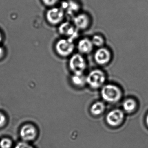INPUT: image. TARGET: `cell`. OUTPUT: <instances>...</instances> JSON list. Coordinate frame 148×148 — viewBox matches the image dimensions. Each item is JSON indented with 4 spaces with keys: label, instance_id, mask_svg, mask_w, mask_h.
I'll list each match as a JSON object with an SVG mask.
<instances>
[{
    "label": "cell",
    "instance_id": "44dd1931",
    "mask_svg": "<svg viewBox=\"0 0 148 148\" xmlns=\"http://www.w3.org/2000/svg\"><path fill=\"white\" fill-rule=\"evenodd\" d=\"M3 54V50L1 47H0V58L2 57Z\"/></svg>",
    "mask_w": 148,
    "mask_h": 148
},
{
    "label": "cell",
    "instance_id": "ffe728a7",
    "mask_svg": "<svg viewBox=\"0 0 148 148\" xmlns=\"http://www.w3.org/2000/svg\"><path fill=\"white\" fill-rule=\"evenodd\" d=\"M5 121H6V117L2 113H0V127L4 125Z\"/></svg>",
    "mask_w": 148,
    "mask_h": 148
},
{
    "label": "cell",
    "instance_id": "603a6c76",
    "mask_svg": "<svg viewBox=\"0 0 148 148\" xmlns=\"http://www.w3.org/2000/svg\"><path fill=\"white\" fill-rule=\"evenodd\" d=\"M2 40V36L0 32V42Z\"/></svg>",
    "mask_w": 148,
    "mask_h": 148
},
{
    "label": "cell",
    "instance_id": "9a60e30c",
    "mask_svg": "<svg viewBox=\"0 0 148 148\" xmlns=\"http://www.w3.org/2000/svg\"><path fill=\"white\" fill-rule=\"evenodd\" d=\"M71 81L73 84L77 87H83L87 83L86 77L83 74H74Z\"/></svg>",
    "mask_w": 148,
    "mask_h": 148
},
{
    "label": "cell",
    "instance_id": "ba28073f",
    "mask_svg": "<svg viewBox=\"0 0 148 148\" xmlns=\"http://www.w3.org/2000/svg\"><path fill=\"white\" fill-rule=\"evenodd\" d=\"M59 32L61 34L65 36L68 39L73 41L78 35L77 29L73 23L70 22H64L61 23L59 27Z\"/></svg>",
    "mask_w": 148,
    "mask_h": 148
},
{
    "label": "cell",
    "instance_id": "9c48e42d",
    "mask_svg": "<svg viewBox=\"0 0 148 148\" xmlns=\"http://www.w3.org/2000/svg\"><path fill=\"white\" fill-rule=\"evenodd\" d=\"M124 114L123 111L120 109H114L110 111L107 115V122L112 127L119 126L123 121Z\"/></svg>",
    "mask_w": 148,
    "mask_h": 148
},
{
    "label": "cell",
    "instance_id": "7c38bea8",
    "mask_svg": "<svg viewBox=\"0 0 148 148\" xmlns=\"http://www.w3.org/2000/svg\"><path fill=\"white\" fill-rule=\"evenodd\" d=\"M93 45L91 40L88 38H83L78 42L77 49L80 53L83 54H89L92 52Z\"/></svg>",
    "mask_w": 148,
    "mask_h": 148
},
{
    "label": "cell",
    "instance_id": "7a4b0ae2",
    "mask_svg": "<svg viewBox=\"0 0 148 148\" xmlns=\"http://www.w3.org/2000/svg\"><path fill=\"white\" fill-rule=\"evenodd\" d=\"M87 84L93 89L103 86L106 81L105 74L101 70L95 69L91 71L86 77Z\"/></svg>",
    "mask_w": 148,
    "mask_h": 148
},
{
    "label": "cell",
    "instance_id": "8fae6325",
    "mask_svg": "<svg viewBox=\"0 0 148 148\" xmlns=\"http://www.w3.org/2000/svg\"><path fill=\"white\" fill-rule=\"evenodd\" d=\"M36 135L35 129L31 125L23 126L20 131V135L23 140L25 141H30L34 140Z\"/></svg>",
    "mask_w": 148,
    "mask_h": 148
},
{
    "label": "cell",
    "instance_id": "2e32d148",
    "mask_svg": "<svg viewBox=\"0 0 148 148\" xmlns=\"http://www.w3.org/2000/svg\"><path fill=\"white\" fill-rule=\"evenodd\" d=\"M91 40L94 46L101 47L104 45V38L100 35H95L94 36Z\"/></svg>",
    "mask_w": 148,
    "mask_h": 148
},
{
    "label": "cell",
    "instance_id": "e0dca14e",
    "mask_svg": "<svg viewBox=\"0 0 148 148\" xmlns=\"http://www.w3.org/2000/svg\"><path fill=\"white\" fill-rule=\"evenodd\" d=\"M12 145V143L10 140L8 139H2L0 142V147L1 148H10Z\"/></svg>",
    "mask_w": 148,
    "mask_h": 148
},
{
    "label": "cell",
    "instance_id": "5b68a950",
    "mask_svg": "<svg viewBox=\"0 0 148 148\" xmlns=\"http://www.w3.org/2000/svg\"><path fill=\"white\" fill-rule=\"evenodd\" d=\"M74 49L73 41L70 39H61L58 41L56 45V52L62 56H67L71 54Z\"/></svg>",
    "mask_w": 148,
    "mask_h": 148
},
{
    "label": "cell",
    "instance_id": "8992f818",
    "mask_svg": "<svg viewBox=\"0 0 148 148\" xmlns=\"http://www.w3.org/2000/svg\"><path fill=\"white\" fill-rule=\"evenodd\" d=\"M61 8L63 10L65 14L73 18L79 14L81 5L76 0H65L62 2Z\"/></svg>",
    "mask_w": 148,
    "mask_h": 148
},
{
    "label": "cell",
    "instance_id": "30bf717a",
    "mask_svg": "<svg viewBox=\"0 0 148 148\" xmlns=\"http://www.w3.org/2000/svg\"><path fill=\"white\" fill-rule=\"evenodd\" d=\"M94 58L96 62L99 65H106L111 60V53L107 49L100 48L96 51Z\"/></svg>",
    "mask_w": 148,
    "mask_h": 148
},
{
    "label": "cell",
    "instance_id": "6da1fadb",
    "mask_svg": "<svg viewBox=\"0 0 148 148\" xmlns=\"http://www.w3.org/2000/svg\"><path fill=\"white\" fill-rule=\"evenodd\" d=\"M101 95L105 101L109 103H115L120 100L122 92L120 89L116 85L108 84L103 86Z\"/></svg>",
    "mask_w": 148,
    "mask_h": 148
},
{
    "label": "cell",
    "instance_id": "d6986e66",
    "mask_svg": "<svg viewBox=\"0 0 148 148\" xmlns=\"http://www.w3.org/2000/svg\"><path fill=\"white\" fill-rule=\"evenodd\" d=\"M15 148H33L27 143L24 142H21L18 143Z\"/></svg>",
    "mask_w": 148,
    "mask_h": 148
},
{
    "label": "cell",
    "instance_id": "7402d4cb",
    "mask_svg": "<svg viewBox=\"0 0 148 148\" xmlns=\"http://www.w3.org/2000/svg\"><path fill=\"white\" fill-rule=\"evenodd\" d=\"M146 123H147V125L148 127V114L147 116V118H146Z\"/></svg>",
    "mask_w": 148,
    "mask_h": 148
},
{
    "label": "cell",
    "instance_id": "4fadbf2b",
    "mask_svg": "<svg viewBox=\"0 0 148 148\" xmlns=\"http://www.w3.org/2000/svg\"><path fill=\"white\" fill-rule=\"evenodd\" d=\"M105 105L102 102H96L93 103L90 108V112L94 115L101 114L105 111Z\"/></svg>",
    "mask_w": 148,
    "mask_h": 148
},
{
    "label": "cell",
    "instance_id": "277c9868",
    "mask_svg": "<svg viewBox=\"0 0 148 148\" xmlns=\"http://www.w3.org/2000/svg\"><path fill=\"white\" fill-rule=\"evenodd\" d=\"M65 13L61 8L54 7L50 9L46 13V18L50 24L53 25L61 23L65 17Z\"/></svg>",
    "mask_w": 148,
    "mask_h": 148
},
{
    "label": "cell",
    "instance_id": "3957f363",
    "mask_svg": "<svg viewBox=\"0 0 148 148\" xmlns=\"http://www.w3.org/2000/svg\"><path fill=\"white\" fill-rule=\"evenodd\" d=\"M69 65L74 74H83L87 67L85 59L79 54H75L71 56Z\"/></svg>",
    "mask_w": 148,
    "mask_h": 148
},
{
    "label": "cell",
    "instance_id": "5bb4252c",
    "mask_svg": "<svg viewBox=\"0 0 148 148\" xmlns=\"http://www.w3.org/2000/svg\"><path fill=\"white\" fill-rule=\"evenodd\" d=\"M137 107V103L134 99L129 98L127 99L123 103V108L125 112L132 113L135 110Z\"/></svg>",
    "mask_w": 148,
    "mask_h": 148
},
{
    "label": "cell",
    "instance_id": "ac0fdd59",
    "mask_svg": "<svg viewBox=\"0 0 148 148\" xmlns=\"http://www.w3.org/2000/svg\"><path fill=\"white\" fill-rule=\"evenodd\" d=\"M43 2L46 6L53 7L58 3L59 0H42Z\"/></svg>",
    "mask_w": 148,
    "mask_h": 148
},
{
    "label": "cell",
    "instance_id": "52a82bcc",
    "mask_svg": "<svg viewBox=\"0 0 148 148\" xmlns=\"http://www.w3.org/2000/svg\"><path fill=\"white\" fill-rule=\"evenodd\" d=\"M91 19L86 13H79L73 17V23L77 30H85L90 26Z\"/></svg>",
    "mask_w": 148,
    "mask_h": 148
}]
</instances>
